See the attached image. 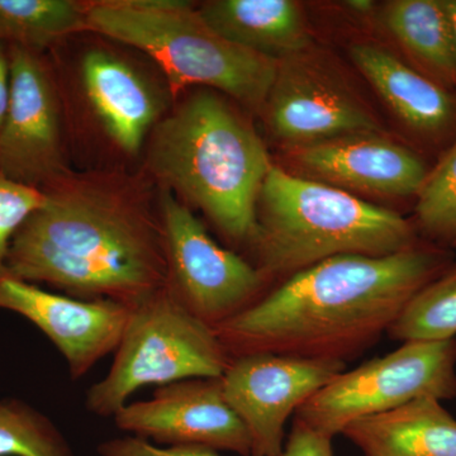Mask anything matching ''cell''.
Wrapping results in <instances>:
<instances>
[{
	"mask_svg": "<svg viewBox=\"0 0 456 456\" xmlns=\"http://www.w3.org/2000/svg\"><path fill=\"white\" fill-rule=\"evenodd\" d=\"M44 193L12 240V277L132 307L167 285L158 196L145 174L71 170Z\"/></svg>",
	"mask_w": 456,
	"mask_h": 456,
	"instance_id": "obj_1",
	"label": "cell"
},
{
	"mask_svg": "<svg viewBox=\"0 0 456 456\" xmlns=\"http://www.w3.org/2000/svg\"><path fill=\"white\" fill-rule=\"evenodd\" d=\"M452 263V251L425 241L388 256L340 255L278 283L213 330L231 359L275 354L347 362L378 344Z\"/></svg>",
	"mask_w": 456,
	"mask_h": 456,
	"instance_id": "obj_2",
	"label": "cell"
},
{
	"mask_svg": "<svg viewBox=\"0 0 456 456\" xmlns=\"http://www.w3.org/2000/svg\"><path fill=\"white\" fill-rule=\"evenodd\" d=\"M273 167L264 141L221 93L196 89L158 123L145 175L196 207L228 244L248 248L261 187Z\"/></svg>",
	"mask_w": 456,
	"mask_h": 456,
	"instance_id": "obj_3",
	"label": "cell"
},
{
	"mask_svg": "<svg viewBox=\"0 0 456 456\" xmlns=\"http://www.w3.org/2000/svg\"><path fill=\"white\" fill-rule=\"evenodd\" d=\"M421 241L398 212L273 164L248 250L270 284L340 255L388 256Z\"/></svg>",
	"mask_w": 456,
	"mask_h": 456,
	"instance_id": "obj_4",
	"label": "cell"
},
{
	"mask_svg": "<svg viewBox=\"0 0 456 456\" xmlns=\"http://www.w3.org/2000/svg\"><path fill=\"white\" fill-rule=\"evenodd\" d=\"M88 32L149 57L174 98L191 86L216 90L260 113L278 60L222 37L187 0L88 2Z\"/></svg>",
	"mask_w": 456,
	"mask_h": 456,
	"instance_id": "obj_5",
	"label": "cell"
},
{
	"mask_svg": "<svg viewBox=\"0 0 456 456\" xmlns=\"http://www.w3.org/2000/svg\"><path fill=\"white\" fill-rule=\"evenodd\" d=\"M230 362L215 330L164 287L134 305L112 367L86 391V407L93 415L114 417L143 387L220 378Z\"/></svg>",
	"mask_w": 456,
	"mask_h": 456,
	"instance_id": "obj_6",
	"label": "cell"
},
{
	"mask_svg": "<svg viewBox=\"0 0 456 456\" xmlns=\"http://www.w3.org/2000/svg\"><path fill=\"white\" fill-rule=\"evenodd\" d=\"M456 398V338L404 342L383 358L338 375L294 419L334 437L351 422L415 401Z\"/></svg>",
	"mask_w": 456,
	"mask_h": 456,
	"instance_id": "obj_7",
	"label": "cell"
},
{
	"mask_svg": "<svg viewBox=\"0 0 456 456\" xmlns=\"http://www.w3.org/2000/svg\"><path fill=\"white\" fill-rule=\"evenodd\" d=\"M167 290L212 329L241 314L269 292L251 261L222 248L184 203L158 191Z\"/></svg>",
	"mask_w": 456,
	"mask_h": 456,
	"instance_id": "obj_8",
	"label": "cell"
},
{
	"mask_svg": "<svg viewBox=\"0 0 456 456\" xmlns=\"http://www.w3.org/2000/svg\"><path fill=\"white\" fill-rule=\"evenodd\" d=\"M11 101L0 132V175L46 191L71 169L68 117L50 53L9 46Z\"/></svg>",
	"mask_w": 456,
	"mask_h": 456,
	"instance_id": "obj_9",
	"label": "cell"
},
{
	"mask_svg": "<svg viewBox=\"0 0 456 456\" xmlns=\"http://www.w3.org/2000/svg\"><path fill=\"white\" fill-rule=\"evenodd\" d=\"M102 38L84 47L75 61L77 94L104 145L119 158H140L175 98L160 71Z\"/></svg>",
	"mask_w": 456,
	"mask_h": 456,
	"instance_id": "obj_10",
	"label": "cell"
},
{
	"mask_svg": "<svg viewBox=\"0 0 456 456\" xmlns=\"http://www.w3.org/2000/svg\"><path fill=\"white\" fill-rule=\"evenodd\" d=\"M345 370L346 362L275 354L231 359L222 388L248 430L251 456H281L288 419Z\"/></svg>",
	"mask_w": 456,
	"mask_h": 456,
	"instance_id": "obj_11",
	"label": "cell"
},
{
	"mask_svg": "<svg viewBox=\"0 0 456 456\" xmlns=\"http://www.w3.org/2000/svg\"><path fill=\"white\" fill-rule=\"evenodd\" d=\"M260 114L272 139L284 150L347 134L386 132L364 102L314 64L307 51L279 60Z\"/></svg>",
	"mask_w": 456,
	"mask_h": 456,
	"instance_id": "obj_12",
	"label": "cell"
},
{
	"mask_svg": "<svg viewBox=\"0 0 456 456\" xmlns=\"http://www.w3.org/2000/svg\"><path fill=\"white\" fill-rule=\"evenodd\" d=\"M113 419L119 430L156 445L206 446L251 456L248 430L228 406L221 377L159 387L147 401L128 402Z\"/></svg>",
	"mask_w": 456,
	"mask_h": 456,
	"instance_id": "obj_13",
	"label": "cell"
},
{
	"mask_svg": "<svg viewBox=\"0 0 456 456\" xmlns=\"http://www.w3.org/2000/svg\"><path fill=\"white\" fill-rule=\"evenodd\" d=\"M0 310L27 318L64 356L71 379L89 373L118 347L134 307L41 289L11 274L0 278Z\"/></svg>",
	"mask_w": 456,
	"mask_h": 456,
	"instance_id": "obj_14",
	"label": "cell"
},
{
	"mask_svg": "<svg viewBox=\"0 0 456 456\" xmlns=\"http://www.w3.org/2000/svg\"><path fill=\"white\" fill-rule=\"evenodd\" d=\"M285 158L296 175L375 197L416 196L428 173L419 155L387 137L386 132L290 147L285 149Z\"/></svg>",
	"mask_w": 456,
	"mask_h": 456,
	"instance_id": "obj_15",
	"label": "cell"
},
{
	"mask_svg": "<svg viewBox=\"0 0 456 456\" xmlns=\"http://www.w3.org/2000/svg\"><path fill=\"white\" fill-rule=\"evenodd\" d=\"M350 57L375 92L404 125L419 134H441L454 122L456 103L445 86L370 42L350 47Z\"/></svg>",
	"mask_w": 456,
	"mask_h": 456,
	"instance_id": "obj_16",
	"label": "cell"
},
{
	"mask_svg": "<svg viewBox=\"0 0 456 456\" xmlns=\"http://www.w3.org/2000/svg\"><path fill=\"white\" fill-rule=\"evenodd\" d=\"M341 435L364 456H456V419L432 397L351 422Z\"/></svg>",
	"mask_w": 456,
	"mask_h": 456,
	"instance_id": "obj_17",
	"label": "cell"
},
{
	"mask_svg": "<svg viewBox=\"0 0 456 456\" xmlns=\"http://www.w3.org/2000/svg\"><path fill=\"white\" fill-rule=\"evenodd\" d=\"M197 9L222 37L278 61L311 45L305 14L292 0H209Z\"/></svg>",
	"mask_w": 456,
	"mask_h": 456,
	"instance_id": "obj_18",
	"label": "cell"
},
{
	"mask_svg": "<svg viewBox=\"0 0 456 456\" xmlns=\"http://www.w3.org/2000/svg\"><path fill=\"white\" fill-rule=\"evenodd\" d=\"M382 20L424 73L443 86L456 83L452 27L443 0H393Z\"/></svg>",
	"mask_w": 456,
	"mask_h": 456,
	"instance_id": "obj_19",
	"label": "cell"
},
{
	"mask_svg": "<svg viewBox=\"0 0 456 456\" xmlns=\"http://www.w3.org/2000/svg\"><path fill=\"white\" fill-rule=\"evenodd\" d=\"M88 2L0 0V42L51 53L73 36L88 32Z\"/></svg>",
	"mask_w": 456,
	"mask_h": 456,
	"instance_id": "obj_20",
	"label": "cell"
},
{
	"mask_svg": "<svg viewBox=\"0 0 456 456\" xmlns=\"http://www.w3.org/2000/svg\"><path fill=\"white\" fill-rule=\"evenodd\" d=\"M395 341L456 338V264L411 299L388 331Z\"/></svg>",
	"mask_w": 456,
	"mask_h": 456,
	"instance_id": "obj_21",
	"label": "cell"
},
{
	"mask_svg": "<svg viewBox=\"0 0 456 456\" xmlns=\"http://www.w3.org/2000/svg\"><path fill=\"white\" fill-rule=\"evenodd\" d=\"M416 197L412 224L419 239L449 251L456 248V141L428 170Z\"/></svg>",
	"mask_w": 456,
	"mask_h": 456,
	"instance_id": "obj_22",
	"label": "cell"
},
{
	"mask_svg": "<svg viewBox=\"0 0 456 456\" xmlns=\"http://www.w3.org/2000/svg\"><path fill=\"white\" fill-rule=\"evenodd\" d=\"M0 456H75L53 421L31 404L0 399Z\"/></svg>",
	"mask_w": 456,
	"mask_h": 456,
	"instance_id": "obj_23",
	"label": "cell"
},
{
	"mask_svg": "<svg viewBox=\"0 0 456 456\" xmlns=\"http://www.w3.org/2000/svg\"><path fill=\"white\" fill-rule=\"evenodd\" d=\"M45 200L44 191L0 175V278L9 274L7 259L12 240Z\"/></svg>",
	"mask_w": 456,
	"mask_h": 456,
	"instance_id": "obj_24",
	"label": "cell"
},
{
	"mask_svg": "<svg viewBox=\"0 0 456 456\" xmlns=\"http://www.w3.org/2000/svg\"><path fill=\"white\" fill-rule=\"evenodd\" d=\"M101 456H221L206 446H159L136 436L117 437L98 445Z\"/></svg>",
	"mask_w": 456,
	"mask_h": 456,
	"instance_id": "obj_25",
	"label": "cell"
},
{
	"mask_svg": "<svg viewBox=\"0 0 456 456\" xmlns=\"http://www.w3.org/2000/svg\"><path fill=\"white\" fill-rule=\"evenodd\" d=\"M281 456H334L332 437L312 430L294 419L292 430Z\"/></svg>",
	"mask_w": 456,
	"mask_h": 456,
	"instance_id": "obj_26",
	"label": "cell"
},
{
	"mask_svg": "<svg viewBox=\"0 0 456 456\" xmlns=\"http://www.w3.org/2000/svg\"><path fill=\"white\" fill-rule=\"evenodd\" d=\"M11 101V60L8 45L0 42V132L7 117Z\"/></svg>",
	"mask_w": 456,
	"mask_h": 456,
	"instance_id": "obj_27",
	"label": "cell"
},
{
	"mask_svg": "<svg viewBox=\"0 0 456 456\" xmlns=\"http://www.w3.org/2000/svg\"><path fill=\"white\" fill-rule=\"evenodd\" d=\"M444 7L448 13L450 27H452V44H454V55L456 66V0H443Z\"/></svg>",
	"mask_w": 456,
	"mask_h": 456,
	"instance_id": "obj_28",
	"label": "cell"
},
{
	"mask_svg": "<svg viewBox=\"0 0 456 456\" xmlns=\"http://www.w3.org/2000/svg\"><path fill=\"white\" fill-rule=\"evenodd\" d=\"M347 8L351 11L356 12V13H369L371 9L374 8L373 2H368V0H353V2L345 3Z\"/></svg>",
	"mask_w": 456,
	"mask_h": 456,
	"instance_id": "obj_29",
	"label": "cell"
}]
</instances>
